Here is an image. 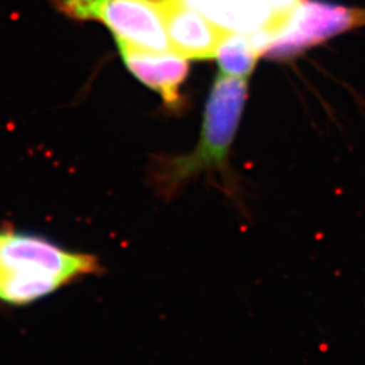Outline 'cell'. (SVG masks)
<instances>
[{
    "instance_id": "cell-1",
    "label": "cell",
    "mask_w": 365,
    "mask_h": 365,
    "mask_svg": "<svg viewBox=\"0 0 365 365\" xmlns=\"http://www.w3.org/2000/svg\"><path fill=\"white\" fill-rule=\"evenodd\" d=\"M248 98V78L218 75L211 87L205 108L202 135L195 149L185 156L160 157L152 167V182L165 199L176 195L182 187L202 173H220L225 190L237 196V185L230 178L229 155Z\"/></svg>"
},
{
    "instance_id": "cell-2",
    "label": "cell",
    "mask_w": 365,
    "mask_h": 365,
    "mask_svg": "<svg viewBox=\"0 0 365 365\" xmlns=\"http://www.w3.org/2000/svg\"><path fill=\"white\" fill-rule=\"evenodd\" d=\"M102 267L88 253L72 252L42 235L0 230V300L26 306Z\"/></svg>"
},
{
    "instance_id": "cell-3",
    "label": "cell",
    "mask_w": 365,
    "mask_h": 365,
    "mask_svg": "<svg viewBox=\"0 0 365 365\" xmlns=\"http://www.w3.org/2000/svg\"><path fill=\"white\" fill-rule=\"evenodd\" d=\"M364 25L365 9L327 0H298L287 11L277 14L271 26L272 41L264 56L287 60Z\"/></svg>"
},
{
    "instance_id": "cell-4",
    "label": "cell",
    "mask_w": 365,
    "mask_h": 365,
    "mask_svg": "<svg viewBox=\"0 0 365 365\" xmlns=\"http://www.w3.org/2000/svg\"><path fill=\"white\" fill-rule=\"evenodd\" d=\"M61 13L78 21H99L117 41L152 52H170L160 0H57Z\"/></svg>"
},
{
    "instance_id": "cell-5",
    "label": "cell",
    "mask_w": 365,
    "mask_h": 365,
    "mask_svg": "<svg viewBox=\"0 0 365 365\" xmlns=\"http://www.w3.org/2000/svg\"><path fill=\"white\" fill-rule=\"evenodd\" d=\"M120 57L131 73L158 92L170 108L182 106L180 87L190 72L188 58L175 52H152L117 41Z\"/></svg>"
},
{
    "instance_id": "cell-6",
    "label": "cell",
    "mask_w": 365,
    "mask_h": 365,
    "mask_svg": "<svg viewBox=\"0 0 365 365\" xmlns=\"http://www.w3.org/2000/svg\"><path fill=\"white\" fill-rule=\"evenodd\" d=\"M170 51L188 60L214 58L225 31L182 0H160Z\"/></svg>"
},
{
    "instance_id": "cell-7",
    "label": "cell",
    "mask_w": 365,
    "mask_h": 365,
    "mask_svg": "<svg viewBox=\"0 0 365 365\" xmlns=\"http://www.w3.org/2000/svg\"><path fill=\"white\" fill-rule=\"evenodd\" d=\"M215 26L229 33L250 34L271 27L277 13L267 0H182Z\"/></svg>"
},
{
    "instance_id": "cell-8",
    "label": "cell",
    "mask_w": 365,
    "mask_h": 365,
    "mask_svg": "<svg viewBox=\"0 0 365 365\" xmlns=\"http://www.w3.org/2000/svg\"><path fill=\"white\" fill-rule=\"evenodd\" d=\"M261 56L252 42L250 34L225 31L214 58L218 61L222 75L248 78Z\"/></svg>"
},
{
    "instance_id": "cell-9",
    "label": "cell",
    "mask_w": 365,
    "mask_h": 365,
    "mask_svg": "<svg viewBox=\"0 0 365 365\" xmlns=\"http://www.w3.org/2000/svg\"><path fill=\"white\" fill-rule=\"evenodd\" d=\"M267 1L274 9V13H284L289 10L298 0H267Z\"/></svg>"
}]
</instances>
